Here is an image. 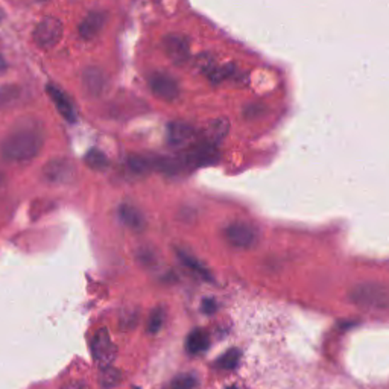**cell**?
<instances>
[{
	"label": "cell",
	"instance_id": "obj_1",
	"mask_svg": "<svg viewBox=\"0 0 389 389\" xmlns=\"http://www.w3.org/2000/svg\"><path fill=\"white\" fill-rule=\"evenodd\" d=\"M45 143V133L38 122H20L8 133L0 146L6 162L26 163L40 154Z\"/></svg>",
	"mask_w": 389,
	"mask_h": 389
},
{
	"label": "cell",
	"instance_id": "obj_2",
	"mask_svg": "<svg viewBox=\"0 0 389 389\" xmlns=\"http://www.w3.org/2000/svg\"><path fill=\"white\" fill-rule=\"evenodd\" d=\"M350 300L363 308L386 310L389 308V291L380 283H362L350 292Z\"/></svg>",
	"mask_w": 389,
	"mask_h": 389
},
{
	"label": "cell",
	"instance_id": "obj_3",
	"mask_svg": "<svg viewBox=\"0 0 389 389\" xmlns=\"http://www.w3.org/2000/svg\"><path fill=\"white\" fill-rule=\"evenodd\" d=\"M62 30H64V28H62V23L58 18L46 17L37 25L34 30V40L40 47L50 49L60 43Z\"/></svg>",
	"mask_w": 389,
	"mask_h": 389
},
{
	"label": "cell",
	"instance_id": "obj_4",
	"mask_svg": "<svg viewBox=\"0 0 389 389\" xmlns=\"http://www.w3.org/2000/svg\"><path fill=\"white\" fill-rule=\"evenodd\" d=\"M164 54L176 66H181L191 58V41L184 34H169L163 40Z\"/></svg>",
	"mask_w": 389,
	"mask_h": 389
},
{
	"label": "cell",
	"instance_id": "obj_5",
	"mask_svg": "<svg viewBox=\"0 0 389 389\" xmlns=\"http://www.w3.org/2000/svg\"><path fill=\"white\" fill-rule=\"evenodd\" d=\"M150 87L155 96L163 101H175L181 93L178 81L163 72H157L150 77Z\"/></svg>",
	"mask_w": 389,
	"mask_h": 389
},
{
	"label": "cell",
	"instance_id": "obj_6",
	"mask_svg": "<svg viewBox=\"0 0 389 389\" xmlns=\"http://www.w3.org/2000/svg\"><path fill=\"white\" fill-rule=\"evenodd\" d=\"M91 351L94 356V361L101 366H110L111 362L115 359V354H118V349H115L108 332L105 329L94 334L91 342Z\"/></svg>",
	"mask_w": 389,
	"mask_h": 389
},
{
	"label": "cell",
	"instance_id": "obj_7",
	"mask_svg": "<svg viewBox=\"0 0 389 389\" xmlns=\"http://www.w3.org/2000/svg\"><path fill=\"white\" fill-rule=\"evenodd\" d=\"M225 237L230 245L239 249H248L256 244L257 233L256 230L245 222H235L227 227Z\"/></svg>",
	"mask_w": 389,
	"mask_h": 389
},
{
	"label": "cell",
	"instance_id": "obj_8",
	"mask_svg": "<svg viewBox=\"0 0 389 389\" xmlns=\"http://www.w3.org/2000/svg\"><path fill=\"white\" fill-rule=\"evenodd\" d=\"M82 87L89 96L101 98L108 90V77L99 67H87L82 73Z\"/></svg>",
	"mask_w": 389,
	"mask_h": 389
},
{
	"label": "cell",
	"instance_id": "obj_9",
	"mask_svg": "<svg viewBox=\"0 0 389 389\" xmlns=\"http://www.w3.org/2000/svg\"><path fill=\"white\" fill-rule=\"evenodd\" d=\"M43 175L49 183L66 184L70 183L73 180V176H75V167L64 159H57L46 164Z\"/></svg>",
	"mask_w": 389,
	"mask_h": 389
},
{
	"label": "cell",
	"instance_id": "obj_10",
	"mask_svg": "<svg viewBox=\"0 0 389 389\" xmlns=\"http://www.w3.org/2000/svg\"><path fill=\"white\" fill-rule=\"evenodd\" d=\"M105 23H107V14L103 11H91L86 17L82 18L79 23V35L84 40H93L99 35L101 30L103 29Z\"/></svg>",
	"mask_w": 389,
	"mask_h": 389
},
{
	"label": "cell",
	"instance_id": "obj_11",
	"mask_svg": "<svg viewBox=\"0 0 389 389\" xmlns=\"http://www.w3.org/2000/svg\"><path fill=\"white\" fill-rule=\"evenodd\" d=\"M47 93H49L52 102L55 103V107H57V110L60 111V114L62 115V118H64L70 123H75L77 119H78L77 110H75V107H73V103L70 102V99L67 98V94L62 90H60L57 86H54V84H49Z\"/></svg>",
	"mask_w": 389,
	"mask_h": 389
},
{
	"label": "cell",
	"instance_id": "obj_12",
	"mask_svg": "<svg viewBox=\"0 0 389 389\" xmlns=\"http://www.w3.org/2000/svg\"><path fill=\"white\" fill-rule=\"evenodd\" d=\"M195 137L192 125L186 122H171L167 125V142L172 146H184Z\"/></svg>",
	"mask_w": 389,
	"mask_h": 389
},
{
	"label": "cell",
	"instance_id": "obj_13",
	"mask_svg": "<svg viewBox=\"0 0 389 389\" xmlns=\"http://www.w3.org/2000/svg\"><path fill=\"white\" fill-rule=\"evenodd\" d=\"M218 160V151L216 145L212 143H204L199 145L191 154H188V162L195 166H205V164H213Z\"/></svg>",
	"mask_w": 389,
	"mask_h": 389
},
{
	"label": "cell",
	"instance_id": "obj_14",
	"mask_svg": "<svg viewBox=\"0 0 389 389\" xmlns=\"http://www.w3.org/2000/svg\"><path fill=\"white\" fill-rule=\"evenodd\" d=\"M119 218L122 222L131 230L139 231V230H143V227H145V218H143L142 212L131 204L120 205Z\"/></svg>",
	"mask_w": 389,
	"mask_h": 389
},
{
	"label": "cell",
	"instance_id": "obj_15",
	"mask_svg": "<svg viewBox=\"0 0 389 389\" xmlns=\"http://www.w3.org/2000/svg\"><path fill=\"white\" fill-rule=\"evenodd\" d=\"M208 344H210V341H208L207 332H204L203 329H196L191 334H188L187 350L193 354H199L208 349Z\"/></svg>",
	"mask_w": 389,
	"mask_h": 389
},
{
	"label": "cell",
	"instance_id": "obj_16",
	"mask_svg": "<svg viewBox=\"0 0 389 389\" xmlns=\"http://www.w3.org/2000/svg\"><path fill=\"white\" fill-rule=\"evenodd\" d=\"M228 120L227 119H219V120H215L212 125L208 126V131H207V142L212 143V145H218L220 140H222L227 133H228Z\"/></svg>",
	"mask_w": 389,
	"mask_h": 389
},
{
	"label": "cell",
	"instance_id": "obj_17",
	"mask_svg": "<svg viewBox=\"0 0 389 389\" xmlns=\"http://www.w3.org/2000/svg\"><path fill=\"white\" fill-rule=\"evenodd\" d=\"M84 160H86L87 166L93 171H105L110 164L107 155H105L101 151H98V150L89 151L87 155H86V159H84Z\"/></svg>",
	"mask_w": 389,
	"mask_h": 389
},
{
	"label": "cell",
	"instance_id": "obj_18",
	"mask_svg": "<svg viewBox=\"0 0 389 389\" xmlns=\"http://www.w3.org/2000/svg\"><path fill=\"white\" fill-rule=\"evenodd\" d=\"M178 256H180V259H181L183 264H184L188 269H192V271L195 272V274L201 276L203 278H210L208 271H207L201 264H199V261H198L196 259H193L192 256H188L187 252H184V251H178Z\"/></svg>",
	"mask_w": 389,
	"mask_h": 389
},
{
	"label": "cell",
	"instance_id": "obj_19",
	"mask_svg": "<svg viewBox=\"0 0 389 389\" xmlns=\"http://www.w3.org/2000/svg\"><path fill=\"white\" fill-rule=\"evenodd\" d=\"M239 361H240V353L237 350H230L218 361V366L220 370H235Z\"/></svg>",
	"mask_w": 389,
	"mask_h": 389
},
{
	"label": "cell",
	"instance_id": "obj_20",
	"mask_svg": "<svg viewBox=\"0 0 389 389\" xmlns=\"http://www.w3.org/2000/svg\"><path fill=\"white\" fill-rule=\"evenodd\" d=\"M128 164L131 167V171L135 174H146L152 167V162L146 159V157H140V155L131 157L128 160Z\"/></svg>",
	"mask_w": 389,
	"mask_h": 389
},
{
	"label": "cell",
	"instance_id": "obj_21",
	"mask_svg": "<svg viewBox=\"0 0 389 389\" xmlns=\"http://www.w3.org/2000/svg\"><path fill=\"white\" fill-rule=\"evenodd\" d=\"M101 382L103 388H113L120 382V374L118 370L110 366H103V371L101 374Z\"/></svg>",
	"mask_w": 389,
	"mask_h": 389
},
{
	"label": "cell",
	"instance_id": "obj_22",
	"mask_svg": "<svg viewBox=\"0 0 389 389\" xmlns=\"http://www.w3.org/2000/svg\"><path fill=\"white\" fill-rule=\"evenodd\" d=\"M163 322H164V312L163 309H155L151 317H150V322H148V332L151 334H155L159 333L163 327Z\"/></svg>",
	"mask_w": 389,
	"mask_h": 389
},
{
	"label": "cell",
	"instance_id": "obj_23",
	"mask_svg": "<svg viewBox=\"0 0 389 389\" xmlns=\"http://www.w3.org/2000/svg\"><path fill=\"white\" fill-rule=\"evenodd\" d=\"M195 385H196V378L192 374H184L176 378L172 389H193Z\"/></svg>",
	"mask_w": 389,
	"mask_h": 389
},
{
	"label": "cell",
	"instance_id": "obj_24",
	"mask_svg": "<svg viewBox=\"0 0 389 389\" xmlns=\"http://www.w3.org/2000/svg\"><path fill=\"white\" fill-rule=\"evenodd\" d=\"M61 389H90L87 383L84 382H78V380H73V382H69L66 383L64 386H62Z\"/></svg>",
	"mask_w": 389,
	"mask_h": 389
},
{
	"label": "cell",
	"instance_id": "obj_25",
	"mask_svg": "<svg viewBox=\"0 0 389 389\" xmlns=\"http://www.w3.org/2000/svg\"><path fill=\"white\" fill-rule=\"evenodd\" d=\"M216 309V303L213 300H207L204 301V312H208V313H213Z\"/></svg>",
	"mask_w": 389,
	"mask_h": 389
},
{
	"label": "cell",
	"instance_id": "obj_26",
	"mask_svg": "<svg viewBox=\"0 0 389 389\" xmlns=\"http://www.w3.org/2000/svg\"><path fill=\"white\" fill-rule=\"evenodd\" d=\"M6 69V61L4 60V57L0 55V72H4Z\"/></svg>",
	"mask_w": 389,
	"mask_h": 389
},
{
	"label": "cell",
	"instance_id": "obj_27",
	"mask_svg": "<svg viewBox=\"0 0 389 389\" xmlns=\"http://www.w3.org/2000/svg\"><path fill=\"white\" fill-rule=\"evenodd\" d=\"M227 389H239V388H236V386H231V388H227Z\"/></svg>",
	"mask_w": 389,
	"mask_h": 389
},
{
	"label": "cell",
	"instance_id": "obj_28",
	"mask_svg": "<svg viewBox=\"0 0 389 389\" xmlns=\"http://www.w3.org/2000/svg\"><path fill=\"white\" fill-rule=\"evenodd\" d=\"M0 181H2V175H0Z\"/></svg>",
	"mask_w": 389,
	"mask_h": 389
}]
</instances>
